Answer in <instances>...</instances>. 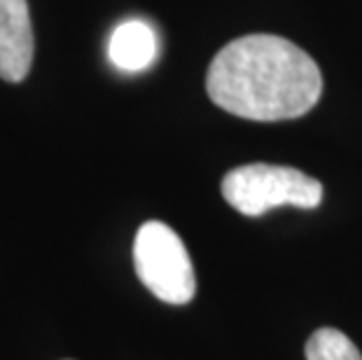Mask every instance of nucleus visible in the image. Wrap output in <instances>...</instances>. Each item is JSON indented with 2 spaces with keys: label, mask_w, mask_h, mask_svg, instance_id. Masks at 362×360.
<instances>
[{
  "label": "nucleus",
  "mask_w": 362,
  "mask_h": 360,
  "mask_svg": "<svg viewBox=\"0 0 362 360\" xmlns=\"http://www.w3.org/2000/svg\"><path fill=\"white\" fill-rule=\"evenodd\" d=\"M206 91L218 108L252 122L297 120L322 94L318 64L281 35H243L211 61Z\"/></svg>",
  "instance_id": "1"
},
{
  "label": "nucleus",
  "mask_w": 362,
  "mask_h": 360,
  "mask_svg": "<svg viewBox=\"0 0 362 360\" xmlns=\"http://www.w3.org/2000/svg\"><path fill=\"white\" fill-rule=\"evenodd\" d=\"M222 197L238 213L257 218L279 206L315 209L322 202V185L292 166L245 164L222 178Z\"/></svg>",
  "instance_id": "2"
},
{
  "label": "nucleus",
  "mask_w": 362,
  "mask_h": 360,
  "mask_svg": "<svg viewBox=\"0 0 362 360\" xmlns=\"http://www.w3.org/2000/svg\"><path fill=\"white\" fill-rule=\"evenodd\" d=\"M138 279L166 304H187L197 295L194 265L185 243L171 227L150 220L138 229L134 241Z\"/></svg>",
  "instance_id": "3"
},
{
  "label": "nucleus",
  "mask_w": 362,
  "mask_h": 360,
  "mask_svg": "<svg viewBox=\"0 0 362 360\" xmlns=\"http://www.w3.org/2000/svg\"><path fill=\"white\" fill-rule=\"evenodd\" d=\"M35 40L26 0H0V80L24 82L33 66Z\"/></svg>",
  "instance_id": "4"
},
{
  "label": "nucleus",
  "mask_w": 362,
  "mask_h": 360,
  "mask_svg": "<svg viewBox=\"0 0 362 360\" xmlns=\"http://www.w3.org/2000/svg\"><path fill=\"white\" fill-rule=\"evenodd\" d=\"M110 61L124 73H141L157 61L159 40L148 21L129 19L112 30L110 45H107Z\"/></svg>",
  "instance_id": "5"
},
{
  "label": "nucleus",
  "mask_w": 362,
  "mask_h": 360,
  "mask_svg": "<svg viewBox=\"0 0 362 360\" xmlns=\"http://www.w3.org/2000/svg\"><path fill=\"white\" fill-rule=\"evenodd\" d=\"M306 360H362V354L344 332L320 327L306 342Z\"/></svg>",
  "instance_id": "6"
}]
</instances>
